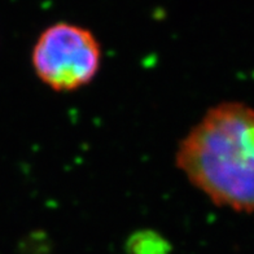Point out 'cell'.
<instances>
[{"label": "cell", "mask_w": 254, "mask_h": 254, "mask_svg": "<svg viewBox=\"0 0 254 254\" xmlns=\"http://www.w3.org/2000/svg\"><path fill=\"white\" fill-rule=\"evenodd\" d=\"M31 60L37 77L46 86L59 92H70L96 77L101 47L90 30L60 22L40 34Z\"/></svg>", "instance_id": "7a4b0ae2"}, {"label": "cell", "mask_w": 254, "mask_h": 254, "mask_svg": "<svg viewBox=\"0 0 254 254\" xmlns=\"http://www.w3.org/2000/svg\"><path fill=\"white\" fill-rule=\"evenodd\" d=\"M177 165L217 206L254 215V108H211L179 144Z\"/></svg>", "instance_id": "6da1fadb"}, {"label": "cell", "mask_w": 254, "mask_h": 254, "mask_svg": "<svg viewBox=\"0 0 254 254\" xmlns=\"http://www.w3.org/2000/svg\"><path fill=\"white\" fill-rule=\"evenodd\" d=\"M130 254H169L166 241L161 240L157 235H135L128 244Z\"/></svg>", "instance_id": "3957f363"}]
</instances>
